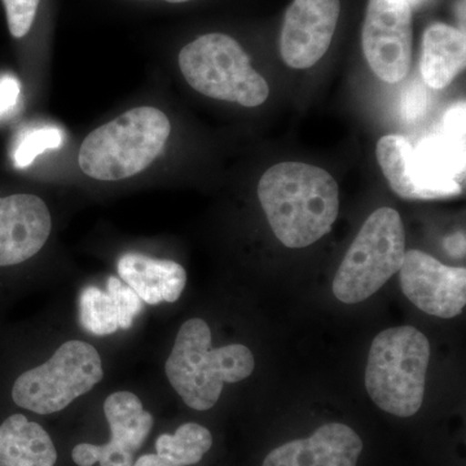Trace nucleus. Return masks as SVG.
<instances>
[{
    "instance_id": "obj_6",
    "label": "nucleus",
    "mask_w": 466,
    "mask_h": 466,
    "mask_svg": "<svg viewBox=\"0 0 466 466\" xmlns=\"http://www.w3.org/2000/svg\"><path fill=\"white\" fill-rule=\"evenodd\" d=\"M406 251L400 213L391 208H377L367 218L337 271L334 296L348 305L370 299L400 272Z\"/></svg>"
},
{
    "instance_id": "obj_11",
    "label": "nucleus",
    "mask_w": 466,
    "mask_h": 466,
    "mask_svg": "<svg viewBox=\"0 0 466 466\" xmlns=\"http://www.w3.org/2000/svg\"><path fill=\"white\" fill-rule=\"evenodd\" d=\"M339 0H293L281 30V56L293 69H309L327 54L339 16Z\"/></svg>"
},
{
    "instance_id": "obj_1",
    "label": "nucleus",
    "mask_w": 466,
    "mask_h": 466,
    "mask_svg": "<svg viewBox=\"0 0 466 466\" xmlns=\"http://www.w3.org/2000/svg\"><path fill=\"white\" fill-rule=\"evenodd\" d=\"M258 198L276 238L290 249L320 240L339 216V186L314 165H274L260 177Z\"/></svg>"
},
{
    "instance_id": "obj_3",
    "label": "nucleus",
    "mask_w": 466,
    "mask_h": 466,
    "mask_svg": "<svg viewBox=\"0 0 466 466\" xmlns=\"http://www.w3.org/2000/svg\"><path fill=\"white\" fill-rule=\"evenodd\" d=\"M170 133V121L162 110L152 106L128 110L86 137L79 149V167L103 182L134 177L158 157Z\"/></svg>"
},
{
    "instance_id": "obj_12",
    "label": "nucleus",
    "mask_w": 466,
    "mask_h": 466,
    "mask_svg": "<svg viewBox=\"0 0 466 466\" xmlns=\"http://www.w3.org/2000/svg\"><path fill=\"white\" fill-rule=\"evenodd\" d=\"M52 219L38 196L0 198V267L32 258L50 238Z\"/></svg>"
},
{
    "instance_id": "obj_20",
    "label": "nucleus",
    "mask_w": 466,
    "mask_h": 466,
    "mask_svg": "<svg viewBox=\"0 0 466 466\" xmlns=\"http://www.w3.org/2000/svg\"><path fill=\"white\" fill-rule=\"evenodd\" d=\"M64 137L57 127H42L27 131L21 137L14 152V161L16 167H30L34 159L42 155L45 150L56 149L63 143Z\"/></svg>"
},
{
    "instance_id": "obj_9",
    "label": "nucleus",
    "mask_w": 466,
    "mask_h": 466,
    "mask_svg": "<svg viewBox=\"0 0 466 466\" xmlns=\"http://www.w3.org/2000/svg\"><path fill=\"white\" fill-rule=\"evenodd\" d=\"M400 280L404 296L425 314L451 319L465 308V267L446 266L424 251L408 250Z\"/></svg>"
},
{
    "instance_id": "obj_18",
    "label": "nucleus",
    "mask_w": 466,
    "mask_h": 466,
    "mask_svg": "<svg viewBox=\"0 0 466 466\" xmlns=\"http://www.w3.org/2000/svg\"><path fill=\"white\" fill-rule=\"evenodd\" d=\"M213 446V437L204 426L188 422L175 434H162L156 441V455H144L134 466H191L200 462Z\"/></svg>"
},
{
    "instance_id": "obj_17",
    "label": "nucleus",
    "mask_w": 466,
    "mask_h": 466,
    "mask_svg": "<svg viewBox=\"0 0 466 466\" xmlns=\"http://www.w3.org/2000/svg\"><path fill=\"white\" fill-rule=\"evenodd\" d=\"M57 452L50 435L16 413L0 425V466H55Z\"/></svg>"
},
{
    "instance_id": "obj_14",
    "label": "nucleus",
    "mask_w": 466,
    "mask_h": 466,
    "mask_svg": "<svg viewBox=\"0 0 466 466\" xmlns=\"http://www.w3.org/2000/svg\"><path fill=\"white\" fill-rule=\"evenodd\" d=\"M143 300L116 276H109L106 290L88 285L79 296V320L94 336L130 329L142 311Z\"/></svg>"
},
{
    "instance_id": "obj_15",
    "label": "nucleus",
    "mask_w": 466,
    "mask_h": 466,
    "mask_svg": "<svg viewBox=\"0 0 466 466\" xmlns=\"http://www.w3.org/2000/svg\"><path fill=\"white\" fill-rule=\"evenodd\" d=\"M119 279L143 302L156 306L180 299L187 284V272L174 260L156 259L140 253H126L116 265Z\"/></svg>"
},
{
    "instance_id": "obj_24",
    "label": "nucleus",
    "mask_w": 466,
    "mask_h": 466,
    "mask_svg": "<svg viewBox=\"0 0 466 466\" xmlns=\"http://www.w3.org/2000/svg\"><path fill=\"white\" fill-rule=\"evenodd\" d=\"M421 2H424V0H407V3L410 5V8L416 7V5H419Z\"/></svg>"
},
{
    "instance_id": "obj_21",
    "label": "nucleus",
    "mask_w": 466,
    "mask_h": 466,
    "mask_svg": "<svg viewBox=\"0 0 466 466\" xmlns=\"http://www.w3.org/2000/svg\"><path fill=\"white\" fill-rule=\"evenodd\" d=\"M41 0H3L9 33L15 38H23L32 29Z\"/></svg>"
},
{
    "instance_id": "obj_2",
    "label": "nucleus",
    "mask_w": 466,
    "mask_h": 466,
    "mask_svg": "<svg viewBox=\"0 0 466 466\" xmlns=\"http://www.w3.org/2000/svg\"><path fill=\"white\" fill-rule=\"evenodd\" d=\"M254 367L253 354L247 346L211 348L210 328L196 318L186 321L177 332L165 370L187 406L208 410L219 400L225 383L248 379Z\"/></svg>"
},
{
    "instance_id": "obj_13",
    "label": "nucleus",
    "mask_w": 466,
    "mask_h": 466,
    "mask_svg": "<svg viewBox=\"0 0 466 466\" xmlns=\"http://www.w3.org/2000/svg\"><path fill=\"white\" fill-rule=\"evenodd\" d=\"M360 437L348 425L327 424L306 440L288 441L267 455L263 466H357Z\"/></svg>"
},
{
    "instance_id": "obj_7",
    "label": "nucleus",
    "mask_w": 466,
    "mask_h": 466,
    "mask_svg": "<svg viewBox=\"0 0 466 466\" xmlns=\"http://www.w3.org/2000/svg\"><path fill=\"white\" fill-rule=\"evenodd\" d=\"M103 376V363L94 346L67 341L50 360L18 377L12 388V400L38 415H51L91 391Z\"/></svg>"
},
{
    "instance_id": "obj_19",
    "label": "nucleus",
    "mask_w": 466,
    "mask_h": 466,
    "mask_svg": "<svg viewBox=\"0 0 466 466\" xmlns=\"http://www.w3.org/2000/svg\"><path fill=\"white\" fill-rule=\"evenodd\" d=\"M413 147L406 137L386 135L377 143V159L392 191L406 200H417L410 162Z\"/></svg>"
},
{
    "instance_id": "obj_10",
    "label": "nucleus",
    "mask_w": 466,
    "mask_h": 466,
    "mask_svg": "<svg viewBox=\"0 0 466 466\" xmlns=\"http://www.w3.org/2000/svg\"><path fill=\"white\" fill-rule=\"evenodd\" d=\"M104 413L110 426V441L103 446L81 443L73 449L78 466H134L135 455L142 449L153 428V416L144 410L142 400L130 391L109 395Z\"/></svg>"
},
{
    "instance_id": "obj_8",
    "label": "nucleus",
    "mask_w": 466,
    "mask_h": 466,
    "mask_svg": "<svg viewBox=\"0 0 466 466\" xmlns=\"http://www.w3.org/2000/svg\"><path fill=\"white\" fill-rule=\"evenodd\" d=\"M361 42L368 66L380 79L403 81L412 61V8L407 0H370Z\"/></svg>"
},
{
    "instance_id": "obj_23",
    "label": "nucleus",
    "mask_w": 466,
    "mask_h": 466,
    "mask_svg": "<svg viewBox=\"0 0 466 466\" xmlns=\"http://www.w3.org/2000/svg\"><path fill=\"white\" fill-rule=\"evenodd\" d=\"M444 248L451 256L455 258H464L465 257V233L456 232L444 240Z\"/></svg>"
},
{
    "instance_id": "obj_5",
    "label": "nucleus",
    "mask_w": 466,
    "mask_h": 466,
    "mask_svg": "<svg viewBox=\"0 0 466 466\" xmlns=\"http://www.w3.org/2000/svg\"><path fill=\"white\" fill-rule=\"evenodd\" d=\"M179 66L188 85L211 99L254 108L269 95L266 79L251 66L247 52L226 34H207L187 45L180 51Z\"/></svg>"
},
{
    "instance_id": "obj_22",
    "label": "nucleus",
    "mask_w": 466,
    "mask_h": 466,
    "mask_svg": "<svg viewBox=\"0 0 466 466\" xmlns=\"http://www.w3.org/2000/svg\"><path fill=\"white\" fill-rule=\"evenodd\" d=\"M20 96V84L15 76H5L0 79V116L16 106Z\"/></svg>"
},
{
    "instance_id": "obj_16",
    "label": "nucleus",
    "mask_w": 466,
    "mask_h": 466,
    "mask_svg": "<svg viewBox=\"0 0 466 466\" xmlns=\"http://www.w3.org/2000/svg\"><path fill=\"white\" fill-rule=\"evenodd\" d=\"M465 32L446 24L429 26L422 39L421 73L435 90L451 85L465 69Z\"/></svg>"
},
{
    "instance_id": "obj_4",
    "label": "nucleus",
    "mask_w": 466,
    "mask_h": 466,
    "mask_svg": "<svg viewBox=\"0 0 466 466\" xmlns=\"http://www.w3.org/2000/svg\"><path fill=\"white\" fill-rule=\"evenodd\" d=\"M431 345L416 328H390L370 345L366 388L370 400L385 412L410 417L424 401Z\"/></svg>"
},
{
    "instance_id": "obj_25",
    "label": "nucleus",
    "mask_w": 466,
    "mask_h": 466,
    "mask_svg": "<svg viewBox=\"0 0 466 466\" xmlns=\"http://www.w3.org/2000/svg\"><path fill=\"white\" fill-rule=\"evenodd\" d=\"M165 2H168V3H184V2H189V0H165Z\"/></svg>"
}]
</instances>
